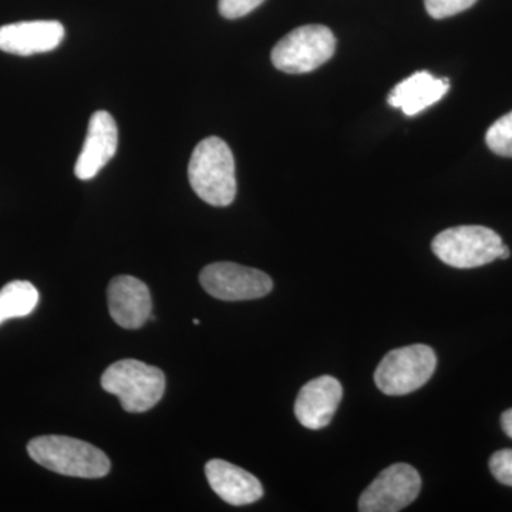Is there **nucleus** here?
Segmentation results:
<instances>
[{"label":"nucleus","instance_id":"nucleus-1","mask_svg":"<svg viewBox=\"0 0 512 512\" xmlns=\"http://www.w3.org/2000/svg\"><path fill=\"white\" fill-rule=\"evenodd\" d=\"M192 190L212 207H228L237 195L235 160L231 148L220 137H208L192 151L188 164Z\"/></svg>","mask_w":512,"mask_h":512},{"label":"nucleus","instance_id":"nucleus-2","mask_svg":"<svg viewBox=\"0 0 512 512\" xmlns=\"http://www.w3.org/2000/svg\"><path fill=\"white\" fill-rule=\"evenodd\" d=\"M28 453L37 464L62 476L101 478L111 467L100 448L73 437H36L28 444Z\"/></svg>","mask_w":512,"mask_h":512},{"label":"nucleus","instance_id":"nucleus-3","mask_svg":"<svg viewBox=\"0 0 512 512\" xmlns=\"http://www.w3.org/2000/svg\"><path fill=\"white\" fill-rule=\"evenodd\" d=\"M107 393L119 397L128 413H144L153 409L165 392V376L156 366L140 360L124 359L107 367L101 376Z\"/></svg>","mask_w":512,"mask_h":512},{"label":"nucleus","instance_id":"nucleus-4","mask_svg":"<svg viewBox=\"0 0 512 512\" xmlns=\"http://www.w3.org/2000/svg\"><path fill=\"white\" fill-rule=\"evenodd\" d=\"M503 245V239L493 229L461 225L440 232L431 242V249L444 264L471 269L494 262Z\"/></svg>","mask_w":512,"mask_h":512},{"label":"nucleus","instance_id":"nucleus-5","mask_svg":"<svg viewBox=\"0 0 512 512\" xmlns=\"http://www.w3.org/2000/svg\"><path fill=\"white\" fill-rule=\"evenodd\" d=\"M436 366V353L430 346L412 345L394 349L377 366L376 386L387 396H404L429 382Z\"/></svg>","mask_w":512,"mask_h":512},{"label":"nucleus","instance_id":"nucleus-6","mask_svg":"<svg viewBox=\"0 0 512 512\" xmlns=\"http://www.w3.org/2000/svg\"><path fill=\"white\" fill-rule=\"evenodd\" d=\"M336 37L323 25H306L282 37L272 49L276 69L289 74L311 73L335 55Z\"/></svg>","mask_w":512,"mask_h":512},{"label":"nucleus","instance_id":"nucleus-7","mask_svg":"<svg viewBox=\"0 0 512 512\" xmlns=\"http://www.w3.org/2000/svg\"><path fill=\"white\" fill-rule=\"evenodd\" d=\"M200 282L204 291L227 302L264 298L274 288L271 276L265 272L234 262L205 266L200 274Z\"/></svg>","mask_w":512,"mask_h":512},{"label":"nucleus","instance_id":"nucleus-8","mask_svg":"<svg viewBox=\"0 0 512 512\" xmlns=\"http://www.w3.org/2000/svg\"><path fill=\"white\" fill-rule=\"evenodd\" d=\"M420 490L421 478L416 468L404 463L393 464L360 495L359 511H402L419 497Z\"/></svg>","mask_w":512,"mask_h":512},{"label":"nucleus","instance_id":"nucleus-9","mask_svg":"<svg viewBox=\"0 0 512 512\" xmlns=\"http://www.w3.org/2000/svg\"><path fill=\"white\" fill-rule=\"evenodd\" d=\"M119 130L110 113L100 110L90 117L82 153L76 161L74 174L79 180H92L116 156Z\"/></svg>","mask_w":512,"mask_h":512},{"label":"nucleus","instance_id":"nucleus-10","mask_svg":"<svg viewBox=\"0 0 512 512\" xmlns=\"http://www.w3.org/2000/svg\"><path fill=\"white\" fill-rule=\"evenodd\" d=\"M343 389L338 379L320 376L302 387L295 402V416L306 429L328 426L342 402Z\"/></svg>","mask_w":512,"mask_h":512},{"label":"nucleus","instance_id":"nucleus-11","mask_svg":"<svg viewBox=\"0 0 512 512\" xmlns=\"http://www.w3.org/2000/svg\"><path fill=\"white\" fill-rule=\"evenodd\" d=\"M111 318L124 329H138L151 319L153 301L147 285L134 276H116L107 289Z\"/></svg>","mask_w":512,"mask_h":512},{"label":"nucleus","instance_id":"nucleus-12","mask_svg":"<svg viewBox=\"0 0 512 512\" xmlns=\"http://www.w3.org/2000/svg\"><path fill=\"white\" fill-rule=\"evenodd\" d=\"M64 33L56 20L12 23L0 28V50L16 56L52 52L63 42Z\"/></svg>","mask_w":512,"mask_h":512},{"label":"nucleus","instance_id":"nucleus-13","mask_svg":"<svg viewBox=\"0 0 512 512\" xmlns=\"http://www.w3.org/2000/svg\"><path fill=\"white\" fill-rule=\"evenodd\" d=\"M205 476L214 493L235 507L254 504L264 495V488L258 478L228 461H208Z\"/></svg>","mask_w":512,"mask_h":512},{"label":"nucleus","instance_id":"nucleus-14","mask_svg":"<svg viewBox=\"0 0 512 512\" xmlns=\"http://www.w3.org/2000/svg\"><path fill=\"white\" fill-rule=\"evenodd\" d=\"M448 89L450 80L437 79L429 72H417L397 84L387 101L394 109L413 117L443 99Z\"/></svg>","mask_w":512,"mask_h":512},{"label":"nucleus","instance_id":"nucleus-15","mask_svg":"<svg viewBox=\"0 0 512 512\" xmlns=\"http://www.w3.org/2000/svg\"><path fill=\"white\" fill-rule=\"evenodd\" d=\"M39 303V292L28 281H13L0 289V325L6 320L25 318Z\"/></svg>","mask_w":512,"mask_h":512},{"label":"nucleus","instance_id":"nucleus-16","mask_svg":"<svg viewBox=\"0 0 512 512\" xmlns=\"http://www.w3.org/2000/svg\"><path fill=\"white\" fill-rule=\"evenodd\" d=\"M485 143L497 156L512 158V111L488 128Z\"/></svg>","mask_w":512,"mask_h":512},{"label":"nucleus","instance_id":"nucleus-17","mask_svg":"<svg viewBox=\"0 0 512 512\" xmlns=\"http://www.w3.org/2000/svg\"><path fill=\"white\" fill-rule=\"evenodd\" d=\"M477 0H424L427 13L434 19H446L458 15L476 5Z\"/></svg>","mask_w":512,"mask_h":512},{"label":"nucleus","instance_id":"nucleus-18","mask_svg":"<svg viewBox=\"0 0 512 512\" xmlns=\"http://www.w3.org/2000/svg\"><path fill=\"white\" fill-rule=\"evenodd\" d=\"M490 470L498 483L512 487V450L497 451L490 458Z\"/></svg>","mask_w":512,"mask_h":512},{"label":"nucleus","instance_id":"nucleus-19","mask_svg":"<svg viewBox=\"0 0 512 512\" xmlns=\"http://www.w3.org/2000/svg\"><path fill=\"white\" fill-rule=\"evenodd\" d=\"M265 0H220L218 10L225 19H239L254 12Z\"/></svg>","mask_w":512,"mask_h":512},{"label":"nucleus","instance_id":"nucleus-20","mask_svg":"<svg viewBox=\"0 0 512 512\" xmlns=\"http://www.w3.org/2000/svg\"><path fill=\"white\" fill-rule=\"evenodd\" d=\"M501 426H503L504 433L512 439V409L507 410L501 416Z\"/></svg>","mask_w":512,"mask_h":512},{"label":"nucleus","instance_id":"nucleus-21","mask_svg":"<svg viewBox=\"0 0 512 512\" xmlns=\"http://www.w3.org/2000/svg\"><path fill=\"white\" fill-rule=\"evenodd\" d=\"M508 258H510V249H508L507 245H503V248H501L500 256H498V259Z\"/></svg>","mask_w":512,"mask_h":512}]
</instances>
